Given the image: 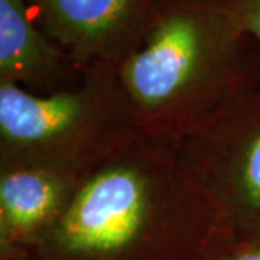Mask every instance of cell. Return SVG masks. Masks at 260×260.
I'll use <instances>...</instances> for the list:
<instances>
[{"mask_svg": "<svg viewBox=\"0 0 260 260\" xmlns=\"http://www.w3.org/2000/svg\"><path fill=\"white\" fill-rule=\"evenodd\" d=\"M223 237L174 142L139 133L80 179L22 260H203Z\"/></svg>", "mask_w": 260, "mask_h": 260, "instance_id": "6da1fadb", "label": "cell"}, {"mask_svg": "<svg viewBox=\"0 0 260 260\" xmlns=\"http://www.w3.org/2000/svg\"><path fill=\"white\" fill-rule=\"evenodd\" d=\"M225 0H156L117 64L140 133L175 142L260 74Z\"/></svg>", "mask_w": 260, "mask_h": 260, "instance_id": "7a4b0ae2", "label": "cell"}, {"mask_svg": "<svg viewBox=\"0 0 260 260\" xmlns=\"http://www.w3.org/2000/svg\"><path fill=\"white\" fill-rule=\"evenodd\" d=\"M174 149L223 234L260 242V74Z\"/></svg>", "mask_w": 260, "mask_h": 260, "instance_id": "277c9868", "label": "cell"}, {"mask_svg": "<svg viewBox=\"0 0 260 260\" xmlns=\"http://www.w3.org/2000/svg\"><path fill=\"white\" fill-rule=\"evenodd\" d=\"M80 177L44 169L0 171V256H18L59 220Z\"/></svg>", "mask_w": 260, "mask_h": 260, "instance_id": "8992f818", "label": "cell"}, {"mask_svg": "<svg viewBox=\"0 0 260 260\" xmlns=\"http://www.w3.org/2000/svg\"><path fill=\"white\" fill-rule=\"evenodd\" d=\"M80 78L81 70L39 28L29 0H0V83L48 94Z\"/></svg>", "mask_w": 260, "mask_h": 260, "instance_id": "52a82bcc", "label": "cell"}, {"mask_svg": "<svg viewBox=\"0 0 260 260\" xmlns=\"http://www.w3.org/2000/svg\"><path fill=\"white\" fill-rule=\"evenodd\" d=\"M139 133L117 65H88L75 85L48 94L0 83V171L44 168L83 178Z\"/></svg>", "mask_w": 260, "mask_h": 260, "instance_id": "3957f363", "label": "cell"}, {"mask_svg": "<svg viewBox=\"0 0 260 260\" xmlns=\"http://www.w3.org/2000/svg\"><path fill=\"white\" fill-rule=\"evenodd\" d=\"M203 260H260V242L234 240L223 234Z\"/></svg>", "mask_w": 260, "mask_h": 260, "instance_id": "ba28073f", "label": "cell"}, {"mask_svg": "<svg viewBox=\"0 0 260 260\" xmlns=\"http://www.w3.org/2000/svg\"><path fill=\"white\" fill-rule=\"evenodd\" d=\"M35 20L80 70L117 65L139 39L156 0H29Z\"/></svg>", "mask_w": 260, "mask_h": 260, "instance_id": "5b68a950", "label": "cell"}, {"mask_svg": "<svg viewBox=\"0 0 260 260\" xmlns=\"http://www.w3.org/2000/svg\"><path fill=\"white\" fill-rule=\"evenodd\" d=\"M225 3L243 35L260 42V0H225Z\"/></svg>", "mask_w": 260, "mask_h": 260, "instance_id": "9c48e42d", "label": "cell"}, {"mask_svg": "<svg viewBox=\"0 0 260 260\" xmlns=\"http://www.w3.org/2000/svg\"><path fill=\"white\" fill-rule=\"evenodd\" d=\"M0 260H22L19 256H0Z\"/></svg>", "mask_w": 260, "mask_h": 260, "instance_id": "30bf717a", "label": "cell"}]
</instances>
